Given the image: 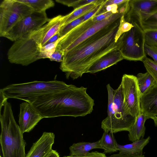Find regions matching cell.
Wrapping results in <instances>:
<instances>
[{"label": "cell", "instance_id": "obj_1", "mask_svg": "<svg viewBox=\"0 0 157 157\" xmlns=\"http://www.w3.org/2000/svg\"><path fill=\"white\" fill-rule=\"evenodd\" d=\"M120 19L64 52L60 68L65 73L67 79L81 77L99 58L118 49L119 41L116 42L115 37Z\"/></svg>", "mask_w": 157, "mask_h": 157}, {"label": "cell", "instance_id": "obj_2", "mask_svg": "<svg viewBox=\"0 0 157 157\" xmlns=\"http://www.w3.org/2000/svg\"><path fill=\"white\" fill-rule=\"evenodd\" d=\"M87 89L69 85L64 90L39 97L31 104L44 118L85 116L92 112L94 105Z\"/></svg>", "mask_w": 157, "mask_h": 157}, {"label": "cell", "instance_id": "obj_3", "mask_svg": "<svg viewBox=\"0 0 157 157\" xmlns=\"http://www.w3.org/2000/svg\"><path fill=\"white\" fill-rule=\"evenodd\" d=\"M0 114V143L3 157H25L26 142L23 134L14 118L12 106L7 100Z\"/></svg>", "mask_w": 157, "mask_h": 157}, {"label": "cell", "instance_id": "obj_4", "mask_svg": "<svg viewBox=\"0 0 157 157\" xmlns=\"http://www.w3.org/2000/svg\"><path fill=\"white\" fill-rule=\"evenodd\" d=\"M69 85L56 80L13 84L1 89L0 96L6 100L14 98L31 104L39 97L64 90Z\"/></svg>", "mask_w": 157, "mask_h": 157}, {"label": "cell", "instance_id": "obj_5", "mask_svg": "<svg viewBox=\"0 0 157 157\" xmlns=\"http://www.w3.org/2000/svg\"><path fill=\"white\" fill-rule=\"evenodd\" d=\"M43 26L39 29L15 41L7 52L10 63L27 66L41 59Z\"/></svg>", "mask_w": 157, "mask_h": 157}, {"label": "cell", "instance_id": "obj_6", "mask_svg": "<svg viewBox=\"0 0 157 157\" xmlns=\"http://www.w3.org/2000/svg\"><path fill=\"white\" fill-rule=\"evenodd\" d=\"M136 118L132 116L124 101L121 86L114 90L113 107L111 113L102 121L101 128L104 132L115 133L129 131Z\"/></svg>", "mask_w": 157, "mask_h": 157}, {"label": "cell", "instance_id": "obj_7", "mask_svg": "<svg viewBox=\"0 0 157 157\" xmlns=\"http://www.w3.org/2000/svg\"><path fill=\"white\" fill-rule=\"evenodd\" d=\"M128 31L124 33L118 39V49L124 59L142 61L146 56L144 51L145 32L136 23Z\"/></svg>", "mask_w": 157, "mask_h": 157}, {"label": "cell", "instance_id": "obj_8", "mask_svg": "<svg viewBox=\"0 0 157 157\" xmlns=\"http://www.w3.org/2000/svg\"><path fill=\"white\" fill-rule=\"evenodd\" d=\"M33 11L18 0L3 1L0 5V36L4 37L18 21Z\"/></svg>", "mask_w": 157, "mask_h": 157}, {"label": "cell", "instance_id": "obj_9", "mask_svg": "<svg viewBox=\"0 0 157 157\" xmlns=\"http://www.w3.org/2000/svg\"><path fill=\"white\" fill-rule=\"evenodd\" d=\"M49 19L46 12L33 11L31 14L18 21L4 37L15 41L39 29Z\"/></svg>", "mask_w": 157, "mask_h": 157}, {"label": "cell", "instance_id": "obj_10", "mask_svg": "<svg viewBox=\"0 0 157 157\" xmlns=\"http://www.w3.org/2000/svg\"><path fill=\"white\" fill-rule=\"evenodd\" d=\"M120 84L124 105L131 115L136 118L141 110V94L136 76L124 74Z\"/></svg>", "mask_w": 157, "mask_h": 157}, {"label": "cell", "instance_id": "obj_11", "mask_svg": "<svg viewBox=\"0 0 157 157\" xmlns=\"http://www.w3.org/2000/svg\"><path fill=\"white\" fill-rule=\"evenodd\" d=\"M157 12V0H129L124 17L126 22L140 26L143 21Z\"/></svg>", "mask_w": 157, "mask_h": 157}, {"label": "cell", "instance_id": "obj_12", "mask_svg": "<svg viewBox=\"0 0 157 157\" xmlns=\"http://www.w3.org/2000/svg\"><path fill=\"white\" fill-rule=\"evenodd\" d=\"M20 106L19 125L23 133L29 132L44 118L31 104L27 102L22 103Z\"/></svg>", "mask_w": 157, "mask_h": 157}, {"label": "cell", "instance_id": "obj_13", "mask_svg": "<svg viewBox=\"0 0 157 157\" xmlns=\"http://www.w3.org/2000/svg\"><path fill=\"white\" fill-rule=\"evenodd\" d=\"M55 134L53 132H44L33 143L25 157H46L52 150Z\"/></svg>", "mask_w": 157, "mask_h": 157}, {"label": "cell", "instance_id": "obj_14", "mask_svg": "<svg viewBox=\"0 0 157 157\" xmlns=\"http://www.w3.org/2000/svg\"><path fill=\"white\" fill-rule=\"evenodd\" d=\"M140 106L147 119L157 116V83L141 95Z\"/></svg>", "mask_w": 157, "mask_h": 157}, {"label": "cell", "instance_id": "obj_15", "mask_svg": "<svg viewBox=\"0 0 157 157\" xmlns=\"http://www.w3.org/2000/svg\"><path fill=\"white\" fill-rule=\"evenodd\" d=\"M124 14L119 13H113L108 18L101 21L95 22L83 34L72 43L67 48L65 52L72 49L100 30L117 21L120 19Z\"/></svg>", "mask_w": 157, "mask_h": 157}, {"label": "cell", "instance_id": "obj_16", "mask_svg": "<svg viewBox=\"0 0 157 157\" xmlns=\"http://www.w3.org/2000/svg\"><path fill=\"white\" fill-rule=\"evenodd\" d=\"M124 59L118 49L113 50L103 56L94 63L86 73H94L116 64Z\"/></svg>", "mask_w": 157, "mask_h": 157}, {"label": "cell", "instance_id": "obj_17", "mask_svg": "<svg viewBox=\"0 0 157 157\" xmlns=\"http://www.w3.org/2000/svg\"><path fill=\"white\" fill-rule=\"evenodd\" d=\"M92 18L83 22L61 37L57 47L64 52L72 43L95 22L93 21Z\"/></svg>", "mask_w": 157, "mask_h": 157}, {"label": "cell", "instance_id": "obj_18", "mask_svg": "<svg viewBox=\"0 0 157 157\" xmlns=\"http://www.w3.org/2000/svg\"><path fill=\"white\" fill-rule=\"evenodd\" d=\"M147 120L146 117L141 110L135 121L128 131V137L132 142L144 138L145 132V123Z\"/></svg>", "mask_w": 157, "mask_h": 157}, {"label": "cell", "instance_id": "obj_19", "mask_svg": "<svg viewBox=\"0 0 157 157\" xmlns=\"http://www.w3.org/2000/svg\"><path fill=\"white\" fill-rule=\"evenodd\" d=\"M64 16L59 15L51 19L43 26L44 33L41 45L44 46L47 41L59 31L63 25Z\"/></svg>", "mask_w": 157, "mask_h": 157}, {"label": "cell", "instance_id": "obj_20", "mask_svg": "<svg viewBox=\"0 0 157 157\" xmlns=\"http://www.w3.org/2000/svg\"><path fill=\"white\" fill-rule=\"evenodd\" d=\"M150 139V136H148L146 138H142L130 144L121 145L117 143V148L119 153L141 155L143 154V149L149 143Z\"/></svg>", "mask_w": 157, "mask_h": 157}, {"label": "cell", "instance_id": "obj_21", "mask_svg": "<svg viewBox=\"0 0 157 157\" xmlns=\"http://www.w3.org/2000/svg\"><path fill=\"white\" fill-rule=\"evenodd\" d=\"M96 148H101L99 140L93 142H82L74 143L69 147V155L72 156L84 155L92 149Z\"/></svg>", "mask_w": 157, "mask_h": 157}, {"label": "cell", "instance_id": "obj_22", "mask_svg": "<svg viewBox=\"0 0 157 157\" xmlns=\"http://www.w3.org/2000/svg\"><path fill=\"white\" fill-rule=\"evenodd\" d=\"M101 149H104L105 154L117 152V143L115 137L110 132H104L101 139L99 140Z\"/></svg>", "mask_w": 157, "mask_h": 157}, {"label": "cell", "instance_id": "obj_23", "mask_svg": "<svg viewBox=\"0 0 157 157\" xmlns=\"http://www.w3.org/2000/svg\"><path fill=\"white\" fill-rule=\"evenodd\" d=\"M99 4L91 3L74 10L71 13L64 16L62 22L63 25L84 15Z\"/></svg>", "mask_w": 157, "mask_h": 157}, {"label": "cell", "instance_id": "obj_24", "mask_svg": "<svg viewBox=\"0 0 157 157\" xmlns=\"http://www.w3.org/2000/svg\"><path fill=\"white\" fill-rule=\"evenodd\" d=\"M30 7L33 11L45 12L46 10L53 7L55 5L52 0H18Z\"/></svg>", "mask_w": 157, "mask_h": 157}, {"label": "cell", "instance_id": "obj_25", "mask_svg": "<svg viewBox=\"0 0 157 157\" xmlns=\"http://www.w3.org/2000/svg\"><path fill=\"white\" fill-rule=\"evenodd\" d=\"M136 77L141 95L156 83L153 77L147 72L138 74Z\"/></svg>", "mask_w": 157, "mask_h": 157}, {"label": "cell", "instance_id": "obj_26", "mask_svg": "<svg viewBox=\"0 0 157 157\" xmlns=\"http://www.w3.org/2000/svg\"><path fill=\"white\" fill-rule=\"evenodd\" d=\"M104 0H56L59 3L69 7H72L74 10L91 3L100 4L104 1Z\"/></svg>", "mask_w": 157, "mask_h": 157}, {"label": "cell", "instance_id": "obj_27", "mask_svg": "<svg viewBox=\"0 0 157 157\" xmlns=\"http://www.w3.org/2000/svg\"><path fill=\"white\" fill-rule=\"evenodd\" d=\"M140 26L144 32L157 31V12L143 21Z\"/></svg>", "mask_w": 157, "mask_h": 157}, {"label": "cell", "instance_id": "obj_28", "mask_svg": "<svg viewBox=\"0 0 157 157\" xmlns=\"http://www.w3.org/2000/svg\"><path fill=\"white\" fill-rule=\"evenodd\" d=\"M142 61L147 72L151 75L157 83V64L146 56Z\"/></svg>", "mask_w": 157, "mask_h": 157}, {"label": "cell", "instance_id": "obj_29", "mask_svg": "<svg viewBox=\"0 0 157 157\" xmlns=\"http://www.w3.org/2000/svg\"><path fill=\"white\" fill-rule=\"evenodd\" d=\"M83 22V19L82 16L62 26L59 31L60 38L65 36L72 30Z\"/></svg>", "mask_w": 157, "mask_h": 157}, {"label": "cell", "instance_id": "obj_30", "mask_svg": "<svg viewBox=\"0 0 157 157\" xmlns=\"http://www.w3.org/2000/svg\"><path fill=\"white\" fill-rule=\"evenodd\" d=\"M61 38L57 41L42 46L41 51V59H49L56 50L60 40Z\"/></svg>", "mask_w": 157, "mask_h": 157}, {"label": "cell", "instance_id": "obj_31", "mask_svg": "<svg viewBox=\"0 0 157 157\" xmlns=\"http://www.w3.org/2000/svg\"><path fill=\"white\" fill-rule=\"evenodd\" d=\"M133 25L126 22L124 20V15L121 17L118 29L115 37V40L117 42L120 37L124 33L130 30Z\"/></svg>", "mask_w": 157, "mask_h": 157}, {"label": "cell", "instance_id": "obj_32", "mask_svg": "<svg viewBox=\"0 0 157 157\" xmlns=\"http://www.w3.org/2000/svg\"><path fill=\"white\" fill-rule=\"evenodd\" d=\"M145 43L147 45L157 47V31L145 32Z\"/></svg>", "mask_w": 157, "mask_h": 157}, {"label": "cell", "instance_id": "obj_33", "mask_svg": "<svg viewBox=\"0 0 157 157\" xmlns=\"http://www.w3.org/2000/svg\"><path fill=\"white\" fill-rule=\"evenodd\" d=\"M144 51L146 55L152 58L153 61L157 64V47L150 46L145 44Z\"/></svg>", "mask_w": 157, "mask_h": 157}, {"label": "cell", "instance_id": "obj_34", "mask_svg": "<svg viewBox=\"0 0 157 157\" xmlns=\"http://www.w3.org/2000/svg\"><path fill=\"white\" fill-rule=\"evenodd\" d=\"M106 0H105L103 2L98 5L91 10L83 16L84 22L96 16L103 6Z\"/></svg>", "mask_w": 157, "mask_h": 157}, {"label": "cell", "instance_id": "obj_35", "mask_svg": "<svg viewBox=\"0 0 157 157\" xmlns=\"http://www.w3.org/2000/svg\"><path fill=\"white\" fill-rule=\"evenodd\" d=\"M64 52L56 47L55 50L50 56L49 59L51 61L62 62Z\"/></svg>", "mask_w": 157, "mask_h": 157}, {"label": "cell", "instance_id": "obj_36", "mask_svg": "<svg viewBox=\"0 0 157 157\" xmlns=\"http://www.w3.org/2000/svg\"><path fill=\"white\" fill-rule=\"evenodd\" d=\"M113 14L112 12H106L99 15L94 16L92 17V20L94 22L101 21L108 18Z\"/></svg>", "mask_w": 157, "mask_h": 157}, {"label": "cell", "instance_id": "obj_37", "mask_svg": "<svg viewBox=\"0 0 157 157\" xmlns=\"http://www.w3.org/2000/svg\"><path fill=\"white\" fill-rule=\"evenodd\" d=\"M66 157H107L105 154L103 153L99 152L98 151H92L88 152L86 155L78 156H72L70 155L66 156Z\"/></svg>", "mask_w": 157, "mask_h": 157}, {"label": "cell", "instance_id": "obj_38", "mask_svg": "<svg viewBox=\"0 0 157 157\" xmlns=\"http://www.w3.org/2000/svg\"><path fill=\"white\" fill-rule=\"evenodd\" d=\"M128 0H106L104 3L103 7H105L108 6L116 4L119 5L127 1Z\"/></svg>", "mask_w": 157, "mask_h": 157}, {"label": "cell", "instance_id": "obj_39", "mask_svg": "<svg viewBox=\"0 0 157 157\" xmlns=\"http://www.w3.org/2000/svg\"><path fill=\"white\" fill-rule=\"evenodd\" d=\"M107 157H145L144 155H134L128 154L119 153L114 154Z\"/></svg>", "mask_w": 157, "mask_h": 157}, {"label": "cell", "instance_id": "obj_40", "mask_svg": "<svg viewBox=\"0 0 157 157\" xmlns=\"http://www.w3.org/2000/svg\"><path fill=\"white\" fill-rule=\"evenodd\" d=\"M60 38V36L59 31L56 34L50 38L47 41L44 45L51 43L57 41Z\"/></svg>", "mask_w": 157, "mask_h": 157}, {"label": "cell", "instance_id": "obj_41", "mask_svg": "<svg viewBox=\"0 0 157 157\" xmlns=\"http://www.w3.org/2000/svg\"><path fill=\"white\" fill-rule=\"evenodd\" d=\"M46 157H60V156L56 151L52 150Z\"/></svg>", "mask_w": 157, "mask_h": 157}, {"label": "cell", "instance_id": "obj_42", "mask_svg": "<svg viewBox=\"0 0 157 157\" xmlns=\"http://www.w3.org/2000/svg\"><path fill=\"white\" fill-rule=\"evenodd\" d=\"M154 121L155 125L157 127V116H155L151 118Z\"/></svg>", "mask_w": 157, "mask_h": 157}, {"label": "cell", "instance_id": "obj_43", "mask_svg": "<svg viewBox=\"0 0 157 157\" xmlns=\"http://www.w3.org/2000/svg\"><path fill=\"white\" fill-rule=\"evenodd\" d=\"M63 157H66V156H63Z\"/></svg>", "mask_w": 157, "mask_h": 157}, {"label": "cell", "instance_id": "obj_44", "mask_svg": "<svg viewBox=\"0 0 157 157\" xmlns=\"http://www.w3.org/2000/svg\"></svg>", "mask_w": 157, "mask_h": 157}]
</instances>
